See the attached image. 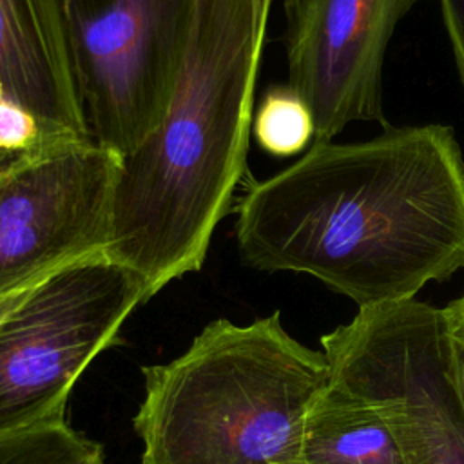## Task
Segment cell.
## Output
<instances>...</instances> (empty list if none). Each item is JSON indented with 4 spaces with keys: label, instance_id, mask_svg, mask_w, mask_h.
<instances>
[{
    "label": "cell",
    "instance_id": "7a4b0ae2",
    "mask_svg": "<svg viewBox=\"0 0 464 464\" xmlns=\"http://www.w3.org/2000/svg\"><path fill=\"white\" fill-rule=\"evenodd\" d=\"M272 0H198L158 129L121 158L107 256L150 297L201 268L246 172L254 92Z\"/></svg>",
    "mask_w": 464,
    "mask_h": 464
},
{
    "label": "cell",
    "instance_id": "6da1fadb",
    "mask_svg": "<svg viewBox=\"0 0 464 464\" xmlns=\"http://www.w3.org/2000/svg\"><path fill=\"white\" fill-rule=\"evenodd\" d=\"M234 234L245 265L308 274L359 308L413 299L464 268L460 145L440 123L314 140L246 185Z\"/></svg>",
    "mask_w": 464,
    "mask_h": 464
},
{
    "label": "cell",
    "instance_id": "5bb4252c",
    "mask_svg": "<svg viewBox=\"0 0 464 464\" xmlns=\"http://www.w3.org/2000/svg\"><path fill=\"white\" fill-rule=\"evenodd\" d=\"M444 308H446V312L450 315L453 330L457 334H464V294L460 297H457L455 301L448 303Z\"/></svg>",
    "mask_w": 464,
    "mask_h": 464
},
{
    "label": "cell",
    "instance_id": "ba28073f",
    "mask_svg": "<svg viewBox=\"0 0 464 464\" xmlns=\"http://www.w3.org/2000/svg\"><path fill=\"white\" fill-rule=\"evenodd\" d=\"M419 0H285L288 85L314 118V140L355 121L384 127L382 67L392 36Z\"/></svg>",
    "mask_w": 464,
    "mask_h": 464
},
{
    "label": "cell",
    "instance_id": "9a60e30c",
    "mask_svg": "<svg viewBox=\"0 0 464 464\" xmlns=\"http://www.w3.org/2000/svg\"><path fill=\"white\" fill-rule=\"evenodd\" d=\"M453 352H455L460 386H462V392H464V334H457L455 330H453Z\"/></svg>",
    "mask_w": 464,
    "mask_h": 464
},
{
    "label": "cell",
    "instance_id": "5b68a950",
    "mask_svg": "<svg viewBox=\"0 0 464 464\" xmlns=\"http://www.w3.org/2000/svg\"><path fill=\"white\" fill-rule=\"evenodd\" d=\"M321 344L332 377L379 410L408 464H464V392L444 306L413 297L359 308Z\"/></svg>",
    "mask_w": 464,
    "mask_h": 464
},
{
    "label": "cell",
    "instance_id": "8992f818",
    "mask_svg": "<svg viewBox=\"0 0 464 464\" xmlns=\"http://www.w3.org/2000/svg\"><path fill=\"white\" fill-rule=\"evenodd\" d=\"M71 72L89 136L132 154L161 123L198 0H60Z\"/></svg>",
    "mask_w": 464,
    "mask_h": 464
},
{
    "label": "cell",
    "instance_id": "8fae6325",
    "mask_svg": "<svg viewBox=\"0 0 464 464\" xmlns=\"http://www.w3.org/2000/svg\"><path fill=\"white\" fill-rule=\"evenodd\" d=\"M254 140L266 154L288 158L314 138V118L304 100L286 83L265 91L252 120Z\"/></svg>",
    "mask_w": 464,
    "mask_h": 464
},
{
    "label": "cell",
    "instance_id": "30bf717a",
    "mask_svg": "<svg viewBox=\"0 0 464 464\" xmlns=\"http://www.w3.org/2000/svg\"><path fill=\"white\" fill-rule=\"evenodd\" d=\"M303 464H408V460L379 410L330 375L304 417Z\"/></svg>",
    "mask_w": 464,
    "mask_h": 464
},
{
    "label": "cell",
    "instance_id": "277c9868",
    "mask_svg": "<svg viewBox=\"0 0 464 464\" xmlns=\"http://www.w3.org/2000/svg\"><path fill=\"white\" fill-rule=\"evenodd\" d=\"M150 299L145 279L105 252L0 295V439L65 424L69 393Z\"/></svg>",
    "mask_w": 464,
    "mask_h": 464
},
{
    "label": "cell",
    "instance_id": "7c38bea8",
    "mask_svg": "<svg viewBox=\"0 0 464 464\" xmlns=\"http://www.w3.org/2000/svg\"><path fill=\"white\" fill-rule=\"evenodd\" d=\"M0 464H103V451L65 422L0 439Z\"/></svg>",
    "mask_w": 464,
    "mask_h": 464
},
{
    "label": "cell",
    "instance_id": "2e32d148",
    "mask_svg": "<svg viewBox=\"0 0 464 464\" xmlns=\"http://www.w3.org/2000/svg\"><path fill=\"white\" fill-rule=\"evenodd\" d=\"M14 158H7V156H4V154H0V169H4L9 161H13Z\"/></svg>",
    "mask_w": 464,
    "mask_h": 464
},
{
    "label": "cell",
    "instance_id": "4fadbf2b",
    "mask_svg": "<svg viewBox=\"0 0 464 464\" xmlns=\"http://www.w3.org/2000/svg\"><path fill=\"white\" fill-rule=\"evenodd\" d=\"M442 25L451 45L455 67L464 87V0H437Z\"/></svg>",
    "mask_w": 464,
    "mask_h": 464
},
{
    "label": "cell",
    "instance_id": "9c48e42d",
    "mask_svg": "<svg viewBox=\"0 0 464 464\" xmlns=\"http://www.w3.org/2000/svg\"><path fill=\"white\" fill-rule=\"evenodd\" d=\"M0 98L91 140L76 94L60 0H0Z\"/></svg>",
    "mask_w": 464,
    "mask_h": 464
},
{
    "label": "cell",
    "instance_id": "52a82bcc",
    "mask_svg": "<svg viewBox=\"0 0 464 464\" xmlns=\"http://www.w3.org/2000/svg\"><path fill=\"white\" fill-rule=\"evenodd\" d=\"M121 156L92 140L0 169V295L107 252Z\"/></svg>",
    "mask_w": 464,
    "mask_h": 464
},
{
    "label": "cell",
    "instance_id": "3957f363",
    "mask_svg": "<svg viewBox=\"0 0 464 464\" xmlns=\"http://www.w3.org/2000/svg\"><path fill=\"white\" fill-rule=\"evenodd\" d=\"M141 373L140 464H303L304 417L332 375L324 352L294 339L279 312L216 319Z\"/></svg>",
    "mask_w": 464,
    "mask_h": 464
}]
</instances>
